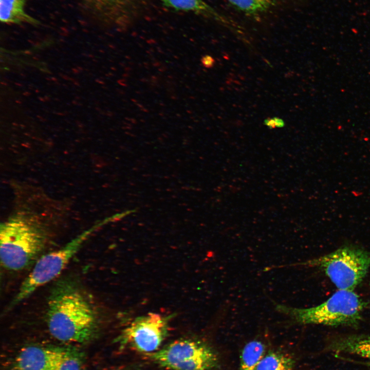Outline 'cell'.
Segmentation results:
<instances>
[{"label": "cell", "instance_id": "6da1fadb", "mask_svg": "<svg viewBox=\"0 0 370 370\" xmlns=\"http://www.w3.org/2000/svg\"><path fill=\"white\" fill-rule=\"evenodd\" d=\"M46 321L51 335L62 342L86 343L99 330L95 307L78 285L70 280L60 281L52 288Z\"/></svg>", "mask_w": 370, "mask_h": 370}, {"label": "cell", "instance_id": "7a4b0ae2", "mask_svg": "<svg viewBox=\"0 0 370 370\" xmlns=\"http://www.w3.org/2000/svg\"><path fill=\"white\" fill-rule=\"evenodd\" d=\"M47 242L45 230L38 223L20 214L1 226L0 258L10 271L24 270L39 258Z\"/></svg>", "mask_w": 370, "mask_h": 370}, {"label": "cell", "instance_id": "3957f363", "mask_svg": "<svg viewBox=\"0 0 370 370\" xmlns=\"http://www.w3.org/2000/svg\"><path fill=\"white\" fill-rule=\"evenodd\" d=\"M364 306L363 301L354 291L338 289L316 306L298 308L276 304L275 309L300 324L337 326L358 323Z\"/></svg>", "mask_w": 370, "mask_h": 370}, {"label": "cell", "instance_id": "277c9868", "mask_svg": "<svg viewBox=\"0 0 370 370\" xmlns=\"http://www.w3.org/2000/svg\"><path fill=\"white\" fill-rule=\"evenodd\" d=\"M300 265L319 268L338 289L354 291L370 267V253L361 249L344 247Z\"/></svg>", "mask_w": 370, "mask_h": 370}, {"label": "cell", "instance_id": "5b68a950", "mask_svg": "<svg viewBox=\"0 0 370 370\" xmlns=\"http://www.w3.org/2000/svg\"><path fill=\"white\" fill-rule=\"evenodd\" d=\"M94 229L87 230L61 248L42 255L34 264L17 292L9 304L8 311L30 296L39 287L56 278L78 252Z\"/></svg>", "mask_w": 370, "mask_h": 370}, {"label": "cell", "instance_id": "8992f818", "mask_svg": "<svg viewBox=\"0 0 370 370\" xmlns=\"http://www.w3.org/2000/svg\"><path fill=\"white\" fill-rule=\"evenodd\" d=\"M168 321L155 313L138 317L122 330L116 342L145 354L154 352L168 335Z\"/></svg>", "mask_w": 370, "mask_h": 370}, {"label": "cell", "instance_id": "52a82bcc", "mask_svg": "<svg viewBox=\"0 0 370 370\" xmlns=\"http://www.w3.org/2000/svg\"><path fill=\"white\" fill-rule=\"evenodd\" d=\"M214 351L209 346L201 341L181 339L147 355L156 363L172 370L177 365Z\"/></svg>", "mask_w": 370, "mask_h": 370}, {"label": "cell", "instance_id": "ba28073f", "mask_svg": "<svg viewBox=\"0 0 370 370\" xmlns=\"http://www.w3.org/2000/svg\"><path fill=\"white\" fill-rule=\"evenodd\" d=\"M67 348L31 345L22 348L14 363V370H55Z\"/></svg>", "mask_w": 370, "mask_h": 370}, {"label": "cell", "instance_id": "9c48e42d", "mask_svg": "<svg viewBox=\"0 0 370 370\" xmlns=\"http://www.w3.org/2000/svg\"><path fill=\"white\" fill-rule=\"evenodd\" d=\"M166 6L176 10L191 11L208 16L224 24L232 22L207 4L203 0H161Z\"/></svg>", "mask_w": 370, "mask_h": 370}, {"label": "cell", "instance_id": "30bf717a", "mask_svg": "<svg viewBox=\"0 0 370 370\" xmlns=\"http://www.w3.org/2000/svg\"><path fill=\"white\" fill-rule=\"evenodd\" d=\"M28 0H0V19L6 24L36 23L25 10Z\"/></svg>", "mask_w": 370, "mask_h": 370}, {"label": "cell", "instance_id": "8fae6325", "mask_svg": "<svg viewBox=\"0 0 370 370\" xmlns=\"http://www.w3.org/2000/svg\"><path fill=\"white\" fill-rule=\"evenodd\" d=\"M266 354V347L261 341L251 340L243 347L240 357L238 370H256Z\"/></svg>", "mask_w": 370, "mask_h": 370}, {"label": "cell", "instance_id": "7c38bea8", "mask_svg": "<svg viewBox=\"0 0 370 370\" xmlns=\"http://www.w3.org/2000/svg\"><path fill=\"white\" fill-rule=\"evenodd\" d=\"M294 361L287 354L280 351L266 354L258 364L256 370H293Z\"/></svg>", "mask_w": 370, "mask_h": 370}, {"label": "cell", "instance_id": "4fadbf2b", "mask_svg": "<svg viewBox=\"0 0 370 370\" xmlns=\"http://www.w3.org/2000/svg\"><path fill=\"white\" fill-rule=\"evenodd\" d=\"M234 7L245 14L256 16L266 12L278 0H227Z\"/></svg>", "mask_w": 370, "mask_h": 370}, {"label": "cell", "instance_id": "5bb4252c", "mask_svg": "<svg viewBox=\"0 0 370 370\" xmlns=\"http://www.w3.org/2000/svg\"><path fill=\"white\" fill-rule=\"evenodd\" d=\"M337 349L370 359V336L349 337L339 342Z\"/></svg>", "mask_w": 370, "mask_h": 370}, {"label": "cell", "instance_id": "9a60e30c", "mask_svg": "<svg viewBox=\"0 0 370 370\" xmlns=\"http://www.w3.org/2000/svg\"><path fill=\"white\" fill-rule=\"evenodd\" d=\"M82 362L79 353L67 349L62 361L55 370H81Z\"/></svg>", "mask_w": 370, "mask_h": 370}, {"label": "cell", "instance_id": "2e32d148", "mask_svg": "<svg viewBox=\"0 0 370 370\" xmlns=\"http://www.w3.org/2000/svg\"><path fill=\"white\" fill-rule=\"evenodd\" d=\"M91 6L97 9L113 6L119 2L121 0H84Z\"/></svg>", "mask_w": 370, "mask_h": 370}, {"label": "cell", "instance_id": "e0dca14e", "mask_svg": "<svg viewBox=\"0 0 370 370\" xmlns=\"http://www.w3.org/2000/svg\"><path fill=\"white\" fill-rule=\"evenodd\" d=\"M214 62V59L211 56L209 55H206L201 59V63L202 65L207 68H210L212 67Z\"/></svg>", "mask_w": 370, "mask_h": 370}, {"label": "cell", "instance_id": "ac0fdd59", "mask_svg": "<svg viewBox=\"0 0 370 370\" xmlns=\"http://www.w3.org/2000/svg\"><path fill=\"white\" fill-rule=\"evenodd\" d=\"M264 124L269 128H274L276 127L275 122L273 118H267L265 120Z\"/></svg>", "mask_w": 370, "mask_h": 370}, {"label": "cell", "instance_id": "d6986e66", "mask_svg": "<svg viewBox=\"0 0 370 370\" xmlns=\"http://www.w3.org/2000/svg\"><path fill=\"white\" fill-rule=\"evenodd\" d=\"M276 127H282L285 125L284 121L278 117H273Z\"/></svg>", "mask_w": 370, "mask_h": 370}, {"label": "cell", "instance_id": "ffe728a7", "mask_svg": "<svg viewBox=\"0 0 370 370\" xmlns=\"http://www.w3.org/2000/svg\"><path fill=\"white\" fill-rule=\"evenodd\" d=\"M368 364H369V365H370V361H369V363H368Z\"/></svg>", "mask_w": 370, "mask_h": 370}]
</instances>
